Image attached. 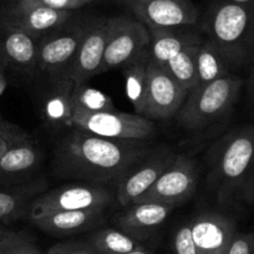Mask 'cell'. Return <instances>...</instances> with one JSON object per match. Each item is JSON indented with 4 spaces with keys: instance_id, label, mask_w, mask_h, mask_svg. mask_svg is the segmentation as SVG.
<instances>
[{
    "instance_id": "1",
    "label": "cell",
    "mask_w": 254,
    "mask_h": 254,
    "mask_svg": "<svg viewBox=\"0 0 254 254\" xmlns=\"http://www.w3.org/2000/svg\"><path fill=\"white\" fill-rule=\"evenodd\" d=\"M152 151L146 141L112 140L72 127L56 145L54 171L59 177L96 185L120 182Z\"/></svg>"
},
{
    "instance_id": "2",
    "label": "cell",
    "mask_w": 254,
    "mask_h": 254,
    "mask_svg": "<svg viewBox=\"0 0 254 254\" xmlns=\"http://www.w3.org/2000/svg\"><path fill=\"white\" fill-rule=\"evenodd\" d=\"M206 187L224 207L254 206V127L224 133L206 155Z\"/></svg>"
},
{
    "instance_id": "3",
    "label": "cell",
    "mask_w": 254,
    "mask_h": 254,
    "mask_svg": "<svg viewBox=\"0 0 254 254\" xmlns=\"http://www.w3.org/2000/svg\"><path fill=\"white\" fill-rule=\"evenodd\" d=\"M202 28L223 56L229 71L254 65V6L208 0Z\"/></svg>"
},
{
    "instance_id": "4",
    "label": "cell",
    "mask_w": 254,
    "mask_h": 254,
    "mask_svg": "<svg viewBox=\"0 0 254 254\" xmlns=\"http://www.w3.org/2000/svg\"><path fill=\"white\" fill-rule=\"evenodd\" d=\"M243 80L228 74L188 91L176 115L178 124L187 131H201L223 119L237 102Z\"/></svg>"
},
{
    "instance_id": "5",
    "label": "cell",
    "mask_w": 254,
    "mask_h": 254,
    "mask_svg": "<svg viewBox=\"0 0 254 254\" xmlns=\"http://www.w3.org/2000/svg\"><path fill=\"white\" fill-rule=\"evenodd\" d=\"M70 127L112 140L146 141L153 138L156 127L143 115L115 111L89 112L74 109Z\"/></svg>"
},
{
    "instance_id": "6",
    "label": "cell",
    "mask_w": 254,
    "mask_h": 254,
    "mask_svg": "<svg viewBox=\"0 0 254 254\" xmlns=\"http://www.w3.org/2000/svg\"><path fill=\"white\" fill-rule=\"evenodd\" d=\"M94 19H71L38 44V71L54 81L64 79Z\"/></svg>"
},
{
    "instance_id": "7",
    "label": "cell",
    "mask_w": 254,
    "mask_h": 254,
    "mask_svg": "<svg viewBox=\"0 0 254 254\" xmlns=\"http://www.w3.org/2000/svg\"><path fill=\"white\" fill-rule=\"evenodd\" d=\"M110 33L99 74L122 69L150 49L151 34L147 26L132 16L109 18Z\"/></svg>"
},
{
    "instance_id": "8",
    "label": "cell",
    "mask_w": 254,
    "mask_h": 254,
    "mask_svg": "<svg viewBox=\"0 0 254 254\" xmlns=\"http://www.w3.org/2000/svg\"><path fill=\"white\" fill-rule=\"evenodd\" d=\"M114 194L110 190L96 183L65 185L40 193L30 204L29 217L56 211H81V209H106L111 204Z\"/></svg>"
},
{
    "instance_id": "9",
    "label": "cell",
    "mask_w": 254,
    "mask_h": 254,
    "mask_svg": "<svg viewBox=\"0 0 254 254\" xmlns=\"http://www.w3.org/2000/svg\"><path fill=\"white\" fill-rule=\"evenodd\" d=\"M198 170L192 158L177 155L170 167L136 203L177 204L187 201L197 188ZM135 204V203H133Z\"/></svg>"
},
{
    "instance_id": "10",
    "label": "cell",
    "mask_w": 254,
    "mask_h": 254,
    "mask_svg": "<svg viewBox=\"0 0 254 254\" xmlns=\"http://www.w3.org/2000/svg\"><path fill=\"white\" fill-rule=\"evenodd\" d=\"M188 91L165 69L150 59L147 66V94L143 116L150 120H170L182 107Z\"/></svg>"
},
{
    "instance_id": "11",
    "label": "cell",
    "mask_w": 254,
    "mask_h": 254,
    "mask_svg": "<svg viewBox=\"0 0 254 254\" xmlns=\"http://www.w3.org/2000/svg\"><path fill=\"white\" fill-rule=\"evenodd\" d=\"M135 18L148 29L194 26L199 10L192 0H124Z\"/></svg>"
},
{
    "instance_id": "12",
    "label": "cell",
    "mask_w": 254,
    "mask_h": 254,
    "mask_svg": "<svg viewBox=\"0 0 254 254\" xmlns=\"http://www.w3.org/2000/svg\"><path fill=\"white\" fill-rule=\"evenodd\" d=\"M176 156L170 147L162 146L158 150H153L145 160L128 171L117 186L116 201L120 206L128 207L136 203L170 167Z\"/></svg>"
},
{
    "instance_id": "13",
    "label": "cell",
    "mask_w": 254,
    "mask_h": 254,
    "mask_svg": "<svg viewBox=\"0 0 254 254\" xmlns=\"http://www.w3.org/2000/svg\"><path fill=\"white\" fill-rule=\"evenodd\" d=\"M109 33V18L94 19L64 79H70L76 86L87 82L95 75H99Z\"/></svg>"
},
{
    "instance_id": "14",
    "label": "cell",
    "mask_w": 254,
    "mask_h": 254,
    "mask_svg": "<svg viewBox=\"0 0 254 254\" xmlns=\"http://www.w3.org/2000/svg\"><path fill=\"white\" fill-rule=\"evenodd\" d=\"M39 39L23 29L0 20V66L19 74L31 75L38 70Z\"/></svg>"
},
{
    "instance_id": "15",
    "label": "cell",
    "mask_w": 254,
    "mask_h": 254,
    "mask_svg": "<svg viewBox=\"0 0 254 254\" xmlns=\"http://www.w3.org/2000/svg\"><path fill=\"white\" fill-rule=\"evenodd\" d=\"M74 13L43 6H19L11 3L0 5V20L23 29L39 40L71 20Z\"/></svg>"
},
{
    "instance_id": "16",
    "label": "cell",
    "mask_w": 254,
    "mask_h": 254,
    "mask_svg": "<svg viewBox=\"0 0 254 254\" xmlns=\"http://www.w3.org/2000/svg\"><path fill=\"white\" fill-rule=\"evenodd\" d=\"M198 254H227L236 236V223L217 212H203L190 222Z\"/></svg>"
},
{
    "instance_id": "17",
    "label": "cell",
    "mask_w": 254,
    "mask_h": 254,
    "mask_svg": "<svg viewBox=\"0 0 254 254\" xmlns=\"http://www.w3.org/2000/svg\"><path fill=\"white\" fill-rule=\"evenodd\" d=\"M173 204L135 203L116 218L119 229L136 239L146 238L155 233L175 209Z\"/></svg>"
},
{
    "instance_id": "18",
    "label": "cell",
    "mask_w": 254,
    "mask_h": 254,
    "mask_svg": "<svg viewBox=\"0 0 254 254\" xmlns=\"http://www.w3.org/2000/svg\"><path fill=\"white\" fill-rule=\"evenodd\" d=\"M105 209L81 211H56L31 217V222L39 229L53 236H70L97 226L104 219Z\"/></svg>"
},
{
    "instance_id": "19",
    "label": "cell",
    "mask_w": 254,
    "mask_h": 254,
    "mask_svg": "<svg viewBox=\"0 0 254 254\" xmlns=\"http://www.w3.org/2000/svg\"><path fill=\"white\" fill-rule=\"evenodd\" d=\"M151 34L150 59L156 64L165 66L166 63L177 55L188 45L196 44L203 36L192 29V26H181L171 29H148Z\"/></svg>"
},
{
    "instance_id": "20",
    "label": "cell",
    "mask_w": 254,
    "mask_h": 254,
    "mask_svg": "<svg viewBox=\"0 0 254 254\" xmlns=\"http://www.w3.org/2000/svg\"><path fill=\"white\" fill-rule=\"evenodd\" d=\"M44 188V181H34L15 187L0 186V223H9L29 214L31 202L43 193Z\"/></svg>"
},
{
    "instance_id": "21",
    "label": "cell",
    "mask_w": 254,
    "mask_h": 254,
    "mask_svg": "<svg viewBox=\"0 0 254 254\" xmlns=\"http://www.w3.org/2000/svg\"><path fill=\"white\" fill-rule=\"evenodd\" d=\"M75 84L70 79H59L54 81V86L48 92L43 106L44 119L50 126L70 127L72 106L71 95Z\"/></svg>"
},
{
    "instance_id": "22",
    "label": "cell",
    "mask_w": 254,
    "mask_h": 254,
    "mask_svg": "<svg viewBox=\"0 0 254 254\" xmlns=\"http://www.w3.org/2000/svg\"><path fill=\"white\" fill-rule=\"evenodd\" d=\"M148 61H150V51L147 50L121 69L125 76L126 96L128 97L135 112L138 115H143L145 111Z\"/></svg>"
},
{
    "instance_id": "23",
    "label": "cell",
    "mask_w": 254,
    "mask_h": 254,
    "mask_svg": "<svg viewBox=\"0 0 254 254\" xmlns=\"http://www.w3.org/2000/svg\"><path fill=\"white\" fill-rule=\"evenodd\" d=\"M40 160V150L31 140L15 145L0 157V178L16 177L30 172Z\"/></svg>"
},
{
    "instance_id": "24",
    "label": "cell",
    "mask_w": 254,
    "mask_h": 254,
    "mask_svg": "<svg viewBox=\"0 0 254 254\" xmlns=\"http://www.w3.org/2000/svg\"><path fill=\"white\" fill-rule=\"evenodd\" d=\"M231 74L223 56L211 39H202L197 51V77L198 85L208 84Z\"/></svg>"
},
{
    "instance_id": "25",
    "label": "cell",
    "mask_w": 254,
    "mask_h": 254,
    "mask_svg": "<svg viewBox=\"0 0 254 254\" xmlns=\"http://www.w3.org/2000/svg\"><path fill=\"white\" fill-rule=\"evenodd\" d=\"M202 41V40H201ZM201 41L188 45L182 51L171 58L165 67L187 91L198 85L197 77V51Z\"/></svg>"
},
{
    "instance_id": "26",
    "label": "cell",
    "mask_w": 254,
    "mask_h": 254,
    "mask_svg": "<svg viewBox=\"0 0 254 254\" xmlns=\"http://www.w3.org/2000/svg\"><path fill=\"white\" fill-rule=\"evenodd\" d=\"M89 243L99 254H125L142 247L138 239L114 228L97 231L92 234Z\"/></svg>"
},
{
    "instance_id": "27",
    "label": "cell",
    "mask_w": 254,
    "mask_h": 254,
    "mask_svg": "<svg viewBox=\"0 0 254 254\" xmlns=\"http://www.w3.org/2000/svg\"><path fill=\"white\" fill-rule=\"evenodd\" d=\"M71 101L74 109L84 110L89 112L115 111L114 102L109 95L104 94L95 87L85 84L76 85L72 90Z\"/></svg>"
},
{
    "instance_id": "28",
    "label": "cell",
    "mask_w": 254,
    "mask_h": 254,
    "mask_svg": "<svg viewBox=\"0 0 254 254\" xmlns=\"http://www.w3.org/2000/svg\"><path fill=\"white\" fill-rule=\"evenodd\" d=\"M0 254H41V252L29 236L9 232L0 238Z\"/></svg>"
},
{
    "instance_id": "29",
    "label": "cell",
    "mask_w": 254,
    "mask_h": 254,
    "mask_svg": "<svg viewBox=\"0 0 254 254\" xmlns=\"http://www.w3.org/2000/svg\"><path fill=\"white\" fill-rule=\"evenodd\" d=\"M30 140L28 133L24 132L20 127L0 119V157L15 145Z\"/></svg>"
},
{
    "instance_id": "30",
    "label": "cell",
    "mask_w": 254,
    "mask_h": 254,
    "mask_svg": "<svg viewBox=\"0 0 254 254\" xmlns=\"http://www.w3.org/2000/svg\"><path fill=\"white\" fill-rule=\"evenodd\" d=\"M4 3H11L19 6H43L54 10L76 11L85 6L79 0H8Z\"/></svg>"
},
{
    "instance_id": "31",
    "label": "cell",
    "mask_w": 254,
    "mask_h": 254,
    "mask_svg": "<svg viewBox=\"0 0 254 254\" xmlns=\"http://www.w3.org/2000/svg\"><path fill=\"white\" fill-rule=\"evenodd\" d=\"M172 248L173 254H198L190 223L182 224L176 229L173 233Z\"/></svg>"
},
{
    "instance_id": "32",
    "label": "cell",
    "mask_w": 254,
    "mask_h": 254,
    "mask_svg": "<svg viewBox=\"0 0 254 254\" xmlns=\"http://www.w3.org/2000/svg\"><path fill=\"white\" fill-rule=\"evenodd\" d=\"M46 254H99L90 243L85 242H63L49 248Z\"/></svg>"
},
{
    "instance_id": "33",
    "label": "cell",
    "mask_w": 254,
    "mask_h": 254,
    "mask_svg": "<svg viewBox=\"0 0 254 254\" xmlns=\"http://www.w3.org/2000/svg\"><path fill=\"white\" fill-rule=\"evenodd\" d=\"M227 254H254V233H236Z\"/></svg>"
},
{
    "instance_id": "34",
    "label": "cell",
    "mask_w": 254,
    "mask_h": 254,
    "mask_svg": "<svg viewBox=\"0 0 254 254\" xmlns=\"http://www.w3.org/2000/svg\"><path fill=\"white\" fill-rule=\"evenodd\" d=\"M249 92H251L252 101H253L254 104V65H253V70H252L251 79H249Z\"/></svg>"
},
{
    "instance_id": "35",
    "label": "cell",
    "mask_w": 254,
    "mask_h": 254,
    "mask_svg": "<svg viewBox=\"0 0 254 254\" xmlns=\"http://www.w3.org/2000/svg\"><path fill=\"white\" fill-rule=\"evenodd\" d=\"M226 1H229V3H234V4H241V5L254 6V0H226Z\"/></svg>"
},
{
    "instance_id": "36",
    "label": "cell",
    "mask_w": 254,
    "mask_h": 254,
    "mask_svg": "<svg viewBox=\"0 0 254 254\" xmlns=\"http://www.w3.org/2000/svg\"><path fill=\"white\" fill-rule=\"evenodd\" d=\"M125 254H152V253H151L150 251H147L146 248H143V247H141V248L135 249V251L128 252V253H125Z\"/></svg>"
},
{
    "instance_id": "37",
    "label": "cell",
    "mask_w": 254,
    "mask_h": 254,
    "mask_svg": "<svg viewBox=\"0 0 254 254\" xmlns=\"http://www.w3.org/2000/svg\"><path fill=\"white\" fill-rule=\"evenodd\" d=\"M79 1L84 4V5H87V4L95 3V1H102V0H79Z\"/></svg>"
},
{
    "instance_id": "38",
    "label": "cell",
    "mask_w": 254,
    "mask_h": 254,
    "mask_svg": "<svg viewBox=\"0 0 254 254\" xmlns=\"http://www.w3.org/2000/svg\"><path fill=\"white\" fill-rule=\"evenodd\" d=\"M8 233H9V231H5V229L0 228V238H3V237L6 236Z\"/></svg>"
},
{
    "instance_id": "39",
    "label": "cell",
    "mask_w": 254,
    "mask_h": 254,
    "mask_svg": "<svg viewBox=\"0 0 254 254\" xmlns=\"http://www.w3.org/2000/svg\"><path fill=\"white\" fill-rule=\"evenodd\" d=\"M1 4H3V0H0V5H1Z\"/></svg>"
},
{
    "instance_id": "40",
    "label": "cell",
    "mask_w": 254,
    "mask_h": 254,
    "mask_svg": "<svg viewBox=\"0 0 254 254\" xmlns=\"http://www.w3.org/2000/svg\"><path fill=\"white\" fill-rule=\"evenodd\" d=\"M4 1H8V0H3V3H4Z\"/></svg>"
}]
</instances>
